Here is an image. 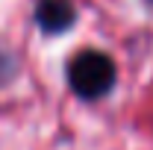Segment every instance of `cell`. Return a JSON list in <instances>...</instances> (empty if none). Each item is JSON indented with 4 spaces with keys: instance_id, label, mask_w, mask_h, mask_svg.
<instances>
[{
    "instance_id": "obj_2",
    "label": "cell",
    "mask_w": 153,
    "mask_h": 150,
    "mask_svg": "<svg viewBox=\"0 0 153 150\" xmlns=\"http://www.w3.org/2000/svg\"><path fill=\"white\" fill-rule=\"evenodd\" d=\"M76 21V9L71 0H38L36 3V24L44 33H65Z\"/></svg>"
},
{
    "instance_id": "obj_1",
    "label": "cell",
    "mask_w": 153,
    "mask_h": 150,
    "mask_svg": "<svg viewBox=\"0 0 153 150\" xmlns=\"http://www.w3.org/2000/svg\"><path fill=\"white\" fill-rule=\"evenodd\" d=\"M68 85L82 100L109 94L115 85V62L100 50H79L68 62Z\"/></svg>"
}]
</instances>
